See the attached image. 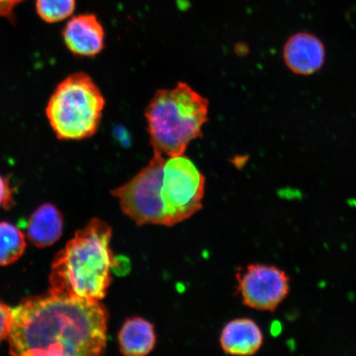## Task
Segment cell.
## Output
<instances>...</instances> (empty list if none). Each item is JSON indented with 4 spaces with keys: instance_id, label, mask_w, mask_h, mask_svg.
<instances>
[{
    "instance_id": "cell-5",
    "label": "cell",
    "mask_w": 356,
    "mask_h": 356,
    "mask_svg": "<svg viewBox=\"0 0 356 356\" xmlns=\"http://www.w3.org/2000/svg\"><path fill=\"white\" fill-rule=\"evenodd\" d=\"M206 178L185 154L166 158L160 197L168 227L184 222L202 210Z\"/></svg>"
},
{
    "instance_id": "cell-8",
    "label": "cell",
    "mask_w": 356,
    "mask_h": 356,
    "mask_svg": "<svg viewBox=\"0 0 356 356\" xmlns=\"http://www.w3.org/2000/svg\"><path fill=\"white\" fill-rule=\"evenodd\" d=\"M61 33L66 47L74 56L95 57L105 48L104 26L92 13L71 17Z\"/></svg>"
},
{
    "instance_id": "cell-10",
    "label": "cell",
    "mask_w": 356,
    "mask_h": 356,
    "mask_svg": "<svg viewBox=\"0 0 356 356\" xmlns=\"http://www.w3.org/2000/svg\"><path fill=\"white\" fill-rule=\"evenodd\" d=\"M262 344L264 334L259 326L252 319H234L227 323L221 332L222 349L229 355H254Z\"/></svg>"
},
{
    "instance_id": "cell-2",
    "label": "cell",
    "mask_w": 356,
    "mask_h": 356,
    "mask_svg": "<svg viewBox=\"0 0 356 356\" xmlns=\"http://www.w3.org/2000/svg\"><path fill=\"white\" fill-rule=\"evenodd\" d=\"M113 230L92 219L57 253L51 266L49 291L80 299L104 300L111 282L115 258L110 248Z\"/></svg>"
},
{
    "instance_id": "cell-4",
    "label": "cell",
    "mask_w": 356,
    "mask_h": 356,
    "mask_svg": "<svg viewBox=\"0 0 356 356\" xmlns=\"http://www.w3.org/2000/svg\"><path fill=\"white\" fill-rule=\"evenodd\" d=\"M106 105L100 88L87 73L71 74L58 84L46 115L60 140L88 139L99 131Z\"/></svg>"
},
{
    "instance_id": "cell-15",
    "label": "cell",
    "mask_w": 356,
    "mask_h": 356,
    "mask_svg": "<svg viewBox=\"0 0 356 356\" xmlns=\"http://www.w3.org/2000/svg\"><path fill=\"white\" fill-rule=\"evenodd\" d=\"M12 323V309L0 300V343L7 339L10 332Z\"/></svg>"
},
{
    "instance_id": "cell-9",
    "label": "cell",
    "mask_w": 356,
    "mask_h": 356,
    "mask_svg": "<svg viewBox=\"0 0 356 356\" xmlns=\"http://www.w3.org/2000/svg\"><path fill=\"white\" fill-rule=\"evenodd\" d=\"M284 64L292 73L309 76L322 69L326 58L323 42L309 33L293 34L284 44Z\"/></svg>"
},
{
    "instance_id": "cell-14",
    "label": "cell",
    "mask_w": 356,
    "mask_h": 356,
    "mask_svg": "<svg viewBox=\"0 0 356 356\" xmlns=\"http://www.w3.org/2000/svg\"><path fill=\"white\" fill-rule=\"evenodd\" d=\"M38 15L47 24L68 19L76 8V0H35Z\"/></svg>"
},
{
    "instance_id": "cell-16",
    "label": "cell",
    "mask_w": 356,
    "mask_h": 356,
    "mask_svg": "<svg viewBox=\"0 0 356 356\" xmlns=\"http://www.w3.org/2000/svg\"><path fill=\"white\" fill-rule=\"evenodd\" d=\"M26 0H0V17L15 24L16 22L15 8Z\"/></svg>"
},
{
    "instance_id": "cell-3",
    "label": "cell",
    "mask_w": 356,
    "mask_h": 356,
    "mask_svg": "<svg viewBox=\"0 0 356 356\" xmlns=\"http://www.w3.org/2000/svg\"><path fill=\"white\" fill-rule=\"evenodd\" d=\"M209 104L184 82L156 92L145 113L154 154L166 158L184 154L191 141L202 137Z\"/></svg>"
},
{
    "instance_id": "cell-1",
    "label": "cell",
    "mask_w": 356,
    "mask_h": 356,
    "mask_svg": "<svg viewBox=\"0 0 356 356\" xmlns=\"http://www.w3.org/2000/svg\"><path fill=\"white\" fill-rule=\"evenodd\" d=\"M108 314L99 300L48 291L12 309L7 340L13 355H104Z\"/></svg>"
},
{
    "instance_id": "cell-7",
    "label": "cell",
    "mask_w": 356,
    "mask_h": 356,
    "mask_svg": "<svg viewBox=\"0 0 356 356\" xmlns=\"http://www.w3.org/2000/svg\"><path fill=\"white\" fill-rule=\"evenodd\" d=\"M236 277L243 304L257 310L274 311L289 291L288 275L275 266L248 265Z\"/></svg>"
},
{
    "instance_id": "cell-11",
    "label": "cell",
    "mask_w": 356,
    "mask_h": 356,
    "mask_svg": "<svg viewBox=\"0 0 356 356\" xmlns=\"http://www.w3.org/2000/svg\"><path fill=\"white\" fill-rule=\"evenodd\" d=\"M62 213L54 204H42L31 216L28 224V237L38 248H47L55 244L63 234Z\"/></svg>"
},
{
    "instance_id": "cell-17",
    "label": "cell",
    "mask_w": 356,
    "mask_h": 356,
    "mask_svg": "<svg viewBox=\"0 0 356 356\" xmlns=\"http://www.w3.org/2000/svg\"><path fill=\"white\" fill-rule=\"evenodd\" d=\"M13 189L8 178L0 175V207L8 209L12 202Z\"/></svg>"
},
{
    "instance_id": "cell-6",
    "label": "cell",
    "mask_w": 356,
    "mask_h": 356,
    "mask_svg": "<svg viewBox=\"0 0 356 356\" xmlns=\"http://www.w3.org/2000/svg\"><path fill=\"white\" fill-rule=\"evenodd\" d=\"M166 157L154 154L152 159L135 177L111 191L122 212L137 225L168 226L161 191L163 164Z\"/></svg>"
},
{
    "instance_id": "cell-12",
    "label": "cell",
    "mask_w": 356,
    "mask_h": 356,
    "mask_svg": "<svg viewBox=\"0 0 356 356\" xmlns=\"http://www.w3.org/2000/svg\"><path fill=\"white\" fill-rule=\"evenodd\" d=\"M119 350L127 356H145L156 345L154 326L141 317L129 318L118 333Z\"/></svg>"
},
{
    "instance_id": "cell-13",
    "label": "cell",
    "mask_w": 356,
    "mask_h": 356,
    "mask_svg": "<svg viewBox=\"0 0 356 356\" xmlns=\"http://www.w3.org/2000/svg\"><path fill=\"white\" fill-rule=\"evenodd\" d=\"M24 234L8 222H0V266L15 264L24 254Z\"/></svg>"
}]
</instances>
